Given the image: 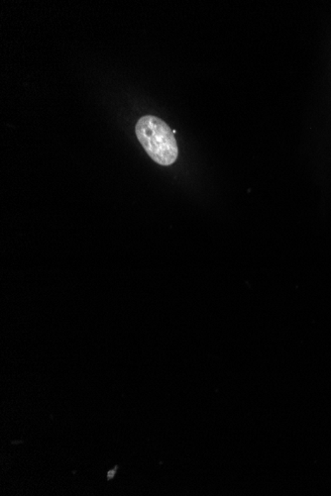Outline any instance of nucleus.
I'll return each mask as SVG.
<instances>
[{
  "label": "nucleus",
  "instance_id": "1",
  "mask_svg": "<svg viewBox=\"0 0 331 496\" xmlns=\"http://www.w3.org/2000/svg\"><path fill=\"white\" fill-rule=\"evenodd\" d=\"M137 139L149 157L161 165L168 167L179 156L178 143L169 125L154 115H145L135 126Z\"/></svg>",
  "mask_w": 331,
  "mask_h": 496
}]
</instances>
